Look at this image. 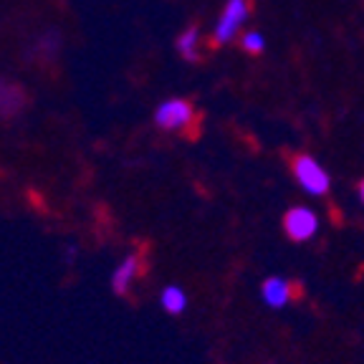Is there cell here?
<instances>
[{
    "label": "cell",
    "instance_id": "1",
    "mask_svg": "<svg viewBox=\"0 0 364 364\" xmlns=\"http://www.w3.org/2000/svg\"><path fill=\"white\" fill-rule=\"evenodd\" d=\"M198 122V112L188 99H167L154 112V124L165 132H185Z\"/></svg>",
    "mask_w": 364,
    "mask_h": 364
},
{
    "label": "cell",
    "instance_id": "2",
    "mask_svg": "<svg viewBox=\"0 0 364 364\" xmlns=\"http://www.w3.org/2000/svg\"><path fill=\"white\" fill-rule=\"evenodd\" d=\"M291 170H294V177L299 180L306 193L311 195H326L329 193V175L311 154H294L291 159Z\"/></svg>",
    "mask_w": 364,
    "mask_h": 364
},
{
    "label": "cell",
    "instance_id": "3",
    "mask_svg": "<svg viewBox=\"0 0 364 364\" xmlns=\"http://www.w3.org/2000/svg\"><path fill=\"white\" fill-rule=\"evenodd\" d=\"M248 0H228L215 23V31H213V46L230 43L235 38V33L240 31V26L248 21Z\"/></svg>",
    "mask_w": 364,
    "mask_h": 364
},
{
    "label": "cell",
    "instance_id": "4",
    "mask_svg": "<svg viewBox=\"0 0 364 364\" xmlns=\"http://www.w3.org/2000/svg\"><path fill=\"white\" fill-rule=\"evenodd\" d=\"M316 215H314L309 208H291L284 215V230L291 240L301 243V240H309L314 233H316Z\"/></svg>",
    "mask_w": 364,
    "mask_h": 364
},
{
    "label": "cell",
    "instance_id": "5",
    "mask_svg": "<svg viewBox=\"0 0 364 364\" xmlns=\"http://www.w3.org/2000/svg\"><path fill=\"white\" fill-rule=\"evenodd\" d=\"M139 266H142V261H139V256H127L124 261L117 266V271H114L112 276V289L114 294L124 296L127 289H129L132 279H134L136 273H139Z\"/></svg>",
    "mask_w": 364,
    "mask_h": 364
},
{
    "label": "cell",
    "instance_id": "6",
    "mask_svg": "<svg viewBox=\"0 0 364 364\" xmlns=\"http://www.w3.org/2000/svg\"><path fill=\"white\" fill-rule=\"evenodd\" d=\"M21 107H23L21 89L8 84V81H0V114H3V117H11V114H16Z\"/></svg>",
    "mask_w": 364,
    "mask_h": 364
},
{
    "label": "cell",
    "instance_id": "7",
    "mask_svg": "<svg viewBox=\"0 0 364 364\" xmlns=\"http://www.w3.org/2000/svg\"><path fill=\"white\" fill-rule=\"evenodd\" d=\"M263 296L271 306H286L291 301V286L281 279H268L263 284Z\"/></svg>",
    "mask_w": 364,
    "mask_h": 364
},
{
    "label": "cell",
    "instance_id": "8",
    "mask_svg": "<svg viewBox=\"0 0 364 364\" xmlns=\"http://www.w3.org/2000/svg\"><path fill=\"white\" fill-rule=\"evenodd\" d=\"M198 41H200V31L198 26H190L188 31H182L180 38H177V51L185 61H198L200 51H198Z\"/></svg>",
    "mask_w": 364,
    "mask_h": 364
},
{
    "label": "cell",
    "instance_id": "9",
    "mask_svg": "<svg viewBox=\"0 0 364 364\" xmlns=\"http://www.w3.org/2000/svg\"><path fill=\"white\" fill-rule=\"evenodd\" d=\"M159 301H162V309H165L167 314H182L185 311L188 299H185L182 289H177V286H167V289L162 291V296H159Z\"/></svg>",
    "mask_w": 364,
    "mask_h": 364
},
{
    "label": "cell",
    "instance_id": "10",
    "mask_svg": "<svg viewBox=\"0 0 364 364\" xmlns=\"http://www.w3.org/2000/svg\"><path fill=\"white\" fill-rule=\"evenodd\" d=\"M240 46H243V51L250 53V56H261L263 48H266V38H263L258 31H248V33L240 38Z\"/></svg>",
    "mask_w": 364,
    "mask_h": 364
},
{
    "label": "cell",
    "instance_id": "11",
    "mask_svg": "<svg viewBox=\"0 0 364 364\" xmlns=\"http://www.w3.org/2000/svg\"><path fill=\"white\" fill-rule=\"evenodd\" d=\"M289 286H291V301H296V299H301V296H304L301 284H299V281H294V284H289Z\"/></svg>",
    "mask_w": 364,
    "mask_h": 364
},
{
    "label": "cell",
    "instance_id": "12",
    "mask_svg": "<svg viewBox=\"0 0 364 364\" xmlns=\"http://www.w3.org/2000/svg\"><path fill=\"white\" fill-rule=\"evenodd\" d=\"M74 258H76V245H68L66 253H63V261H66V266H71V263H74Z\"/></svg>",
    "mask_w": 364,
    "mask_h": 364
},
{
    "label": "cell",
    "instance_id": "13",
    "mask_svg": "<svg viewBox=\"0 0 364 364\" xmlns=\"http://www.w3.org/2000/svg\"><path fill=\"white\" fill-rule=\"evenodd\" d=\"M359 195H362V200H364V180H362V185H359Z\"/></svg>",
    "mask_w": 364,
    "mask_h": 364
}]
</instances>
